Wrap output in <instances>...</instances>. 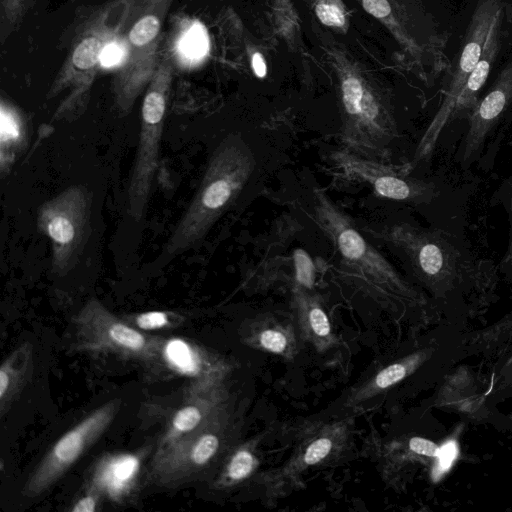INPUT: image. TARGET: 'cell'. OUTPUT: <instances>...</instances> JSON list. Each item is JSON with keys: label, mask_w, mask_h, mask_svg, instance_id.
<instances>
[{"label": "cell", "mask_w": 512, "mask_h": 512, "mask_svg": "<svg viewBox=\"0 0 512 512\" xmlns=\"http://www.w3.org/2000/svg\"><path fill=\"white\" fill-rule=\"evenodd\" d=\"M230 366L226 361L182 338H160L156 369L168 375L185 376L194 380L206 377ZM155 369V370H156Z\"/></svg>", "instance_id": "cell-17"}, {"label": "cell", "mask_w": 512, "mask_h": 512, "mask_svg": "<svg viewBox=\"0 0 512 512\" xmlns=\"http://www.w3.org/2000/svg\"><path fill=\"white\" fill-rule=\"evenodd\" d=\"M166 100L162 92L150 91L143 102L137 152L127 189V213L136 222L144 216L158 166Z\"/></svg>", "instance_id": "cell-11"}, {"label": "cell", "mask_w": 512, "mask_h": 512, "mask_svg": "<svg viewBox=\"0 0 512 512\" xmlns=\"http://www.w3.org/2000/svg\"><path fill=\"white\" fill-rule=\"evenodd\" d=\"M262 439L263 437L258 435L238 442L226 456L212 479V487L218 490H228L247 480H252L261 463L259 446Z\"/></svg>", "instance_id": "cell-19"}, {"label": "cell", "mask_w": 512, "mask_h": 512, "mask_svg": "<svg viewBox=\"0 0 512 512\" xmlns=\"http://www.w3.org/2000/svg\"><path fill=\"white\" fill-rule=\"evenodd\" d=\"M31 349L28 344L20 346L0 367V402L4 411L19 392L31 365Z\"/></svg>", "instance_id": "cell-22"}, {"label": "cell", "mask_w": 512, "mask_h": 512, "mask_svg": "<svg viewBox=\"0 0 512 512\" xmlns=\"http://www.w3.org/2000/svg\"><path fill=\"white\" fill-rule=\"evenodd\" d=\"M486 424H490L500 431L512 434V414H504L497 410V408L490 410Z\"/></svg>", "instance_id": "cell-33"}, {"label": "cell", "mask_w": 512, "mask_h": 512, "mask_svg": "<svg viewBox=\"0 0 512 512\" xmlns=\"http://www.w3.org/2000/svg\"><path fill=\"white\" fill-rule=\"evenodd\" d=\"M331 160L342 177L367 185L381 198L456 212L453 208L461 196L445 183L412 177L388 163L360 156L344 147L334 151Z\"/></svg>", "instance_id": "cell-6"}, {"label": "cell", "mask_w": 512, "mask_h": 512, "mask_svg": "<svg viewBox=\"0 0 512 512\" xmlns=\"http://www.w3.org/2000/svg\"><path fill=\"white\" fill-rule=\"evenodd\" d=\"M297 331L292 314L265 312L243 322L240 338L252 349L292 361L299 353Z\"/></svg>", "instance_id": "cell-15"}, {"label": "cell", "mask_w": 512, "mask_h": 512, "mask_svg": "<svg viewBox=\"0 0 512 512\" xmlns=\"http://www.w3.org/2000/svg\"><path fill=\"white\" fill-rule=\"evenodd\" d=\"M316 13L321 22L328 26H342L345 22L343 13L335 5L318 4Z\"/></svg>", "instance_id": "cell-31"}, {"label": "cell", "mask_w": 512, "mask_h": 512, "mask_svg": "<svg viewBox=\"0 0 512 512\" xmlns=\"http://www.w3.org/2000/svg\"><path fill=\"white\" fill-rule=\"evenodd\" d=\"M503 10L504 6L497 12L492 21L481 57L465 83L457 101L453 117L463 113L467 116L478 101L479 91L484 86L500 50Z\"/></svg>", "instance_id": "cell-20"}, {"label": "cell", "mask_w": 512, "mask_h": 512, "mask_svg": "<svg viewBox=\"0 0 512 512\" xmlns=\"http://www.w3.org/2000/svg\"><path fill=\"white\" fill-rule=\"evenodd\" d=\"M446 445L447 438L406 433L389 440L371 438L367 448L387 486L401 491L416 472L440 461Z\"/></svg>", "instance_id": "cell-13"}, {"label": "cell", "mask_w": 512, "mask_h": 512, "mask_svg": "<svg viewBox=\"0 0 512 512\" xmlns=\"http://www.w3.org/2000/svg\"><path fill=\"white\" fill-rule=\"evenodd\" d=\"M294 255V276L290 287L299 286L305 289L314 290L316 283V266L304 249L297 248Z\"/></svg>", "instance_id": "cell-28"}, {"label": "cell", "mask_w": 512, "mask_h": 512, "mask_svg": "<svg viewBox=\"0 0 512 512\" xmlns=\"http://www.w3.org/2000/svg\"><path fill=\"white\" fill-rule=\"evenodd\" d=\"M102 49L98 39L94 37L84 39L74 51V65L80 69L92 67L100 59Z\"/></svg>", "instance_id": "cell-29"}, {"label": "cell", "mask_w": 512, "mask_h": 512, "mask_svg": "<svg viewBox=\"0 0 512 512\" xmlns=\"http://www.w3.org/2000/svg\"><path fill=\"white\" fill-rule=\"evenodd\" d=\"M362 230L399 256L414 285L448 322L466 329L470 318L496 300L498 266L475 254L463 230L410 221Z\"/></svg>", "instance_id": "cell-1"}, {"label": "cell", "mask_w": 512, "mask_h": 512, "mask_svg": "<svg viewBox=\"0 0 512 512\" xmlns=\"http://www.w3.org/2000/svg\"><path fill=\"white\" fill-rule=\"evenodd\" d=\"M252 66L258 77H264L266 74V64L261 54L255 53L252 58Z\"/></svg>", "instance_id": "cell-36"}, {"label": "cell", "mask_w": 512, "mask_h": 512, "mask_svg": "<svg viewBox=\"0 0 512 512\" xmlns=\"http://www.w3.org/2000/svg\"><path fill=\"white\" fill-rule=\"evenodd\" d=\"M158 31V19L154 16H146L134 25L129 38L133 44L142 46L154 39Z\"/></svg>", "instance_id": "cell-30"}, {"label": "cell", "mask_w": 512, "mask_h": 512, "mask_svg": "<svg viewBox=\"0 0 512 512\" xmlns=\"http://www.w3.org/2000/svg\"><path fill=\"white\" fill-rule=\"evenodd\" d=\"M498 196L508 216V241L506 250L497 264L500 277L512 292V173L500 186Z\"/></svg>", "instance_id": "cell-25"}, {"label": "cell", "mask_w": 512, "mask_h": 512, "mask_svg": "<svg viewBox=\"0 0 512 512\" xmlns=\"http://www.w3.org/2000/svg\"><path fill=\"white\" fill-rule=\"evenodd\" d=\"M91 205L90 191L73 185L39 208L37 226L50 241L55 273H68L80 259L90 231Z\"/></svg>", "instance_id": "cell-8"}, {"label": "cell", "mask_w": 512, "mask_h": 512, "mask_svg": "<svg viewBox=\"0 0 512 512\" xmlns=\"http://www.w3.org/2000/svg\"><path fill=\"white\" fill-rule=\"evenodd\" d=\"M118 408L119 401H110L62 435L32 472L25 495L35 497L58 481L107 429Z\"/></svg>", "instance_id": "cell-10"}, {"label": "cell", "mask_w": 512, "mask_h": 512, "mask_svg": "<svg viewBox=\"0 0 512 512\" xmlns=\"http://www.w3.org/2000/svg\"><path fill=\"white\" fill-rule=\"evenodd\" d=\"M124 57V49L116 43H110L102 49L99 60L102 66L113 67L120 64Z\"/></svg>", "instance_id": "cell-32"}, {"label": "cell", "mask_w": 512, "mask_h": 512, "mask_svg": "<svg viewBox=\"0 0 512 512\" xmlns=\"http://www.w3.org/2000/svg\"><path fill=\"white\" fill-rule=\"evenodd\" d=\"M468 357L494 358L512 342V310L495 322L466 332Z\"/></svg>", "instance_id": "cell-21"}, {"label": "cell", "mask_w": 512, "mask_h": 512, "mask_svg": "<svg viewBox=\"0 0 512 512\" xmlns=\"http://www.w3.org/2000/svg\"><path fill=\"white\" fill-rule=\"evenodd\" d=\"M494 358L491 377L485 389V404L489 410L512 398V344Z\"/></svg>", "instance_id": "cell-23"}, {"label": "cell", "mask_w": 512, "mask_h": 512, "mask_svg": "<svg viewBox=\"0 0 512 512\" xmlns=\"http://www.w3.org/2000/svg\"><path fill=\"white\" fill-rule=\"evenodd\" d=\"M24 128L20 124L16 115L6 110L4 107L1 109V168L2 172L5 168L8 169V163H11L16 155V149L23 143Z\"/></svg>", "instance_id": "cell-24"}, {"label": "cell", "mask_w": 512, "mask_h": 512, "mask_svg": "<svg viewBox=\"0 0 512 512\" xmlns=\"http://www.w3.org/2000/svg\"><path fill=\"white\" fill-rule=\"evenodd\" d=\"M485 389L486 384L471 367L456 365L438 384L428 405L486 424L490 410L485 404Z\"/></svg>", "instance_id": "cell-14"}, {"label": "cell", "mask_w": 512, "mask_h": 512, "mask_svg": "<svg viewBox=\"0 0 512 512\" xmlns=\"http://www.w3.org/2000/svg\"><path fill=\"white\" fill-rule=\"evenodd\" d=\"M99 495L87 491V494L80 497L71 508L72 512H94L97 509Z\"/></svg>", "instance_id": "cell-34"}, {"label": "cell", "mask_w": 512, "mask_h": 512, "mask_svg": "<svg viewBox=\"0 0 512 512\" xmlns=\"http://www.w3.org/2000/svg\"><path fill=\"white\" fill-rule=\"evenodd\" d=\"M123 319L140 331L169 329L176 327L183 321L180 315L169 311L142 312L125 316Z\"/></svg>", "instance_id": "cell-27"}, {"label": "cell", "mask_w": 512, "mask_h": 512, "mask_svg": "<svg viewBox=\"0 0 512 512\" xmlns=\"http://www.w3.org/2000/svg\"><path fill=\"white\" fill-rule=\"evenodd\" d=\"M74 325L78 350L137 360L155 371L160 337L143 334L99 300L90 299L75 316Z\"/></svg>", "instance_id": "cell-9"}, {"label": "cell", "mask_w": 512, "mask_h": 512, "mask_svg": "<svg viewBox=\"0 0 512 512\" xmlns=\"http://www.w3.org/2000/svg\"><path fill=\"white\" fill-rule=\"evenodd\" d=\"M511 111L512 57L467 114V128L455 156L463 169L480 161L485 148L496 139Z\"/></svg>", "instance_id": "cell-12"}, {"label": "cell", "mask_w": 512, "mask_h": 512, "mask_svg": "<svg viewBox=\"0 0 512 512\" xmlns=\"http://www.w3.org/2000/svg\"><path fill=\"white\" fill-rule=\"evenodd\" d=\"M353 443V419L346 415L305 423L297 430L291 456L279 467L257 473L253 480L275 501L302 487L303 476L339 463Z\"/></svg>", "instance_id": "cell-5"}, {"label": "cell", "mask_w": 512, "mask_h": 512, "mask_svg": "<svg viewBox=\"0 0 512 512\" xmlns=\"http://www.w3.org/2000/svg\"><path fill=\"white\" fill-rule=\"evenodd\" d=\"M244 409L234 396L190 434L156 450L149 480L164 487L214 478L224 459L241 441Z\"/></svg>", "instance_id": "cell-4"}, {"label": "cell", "mask_w": 512, "mask_h": 512, "mask_svg": "<svg viewBox=\"0 0 512 512\" xmlns=\"http://www.w3.org/2000/svg\"><path fill=\"white\" fill-rule=\"evenodd\" d=\"M209 50V39L205 27L195 22L181 37L178 52L189 63L201 61Z\"/></svg>", "instance_id": "cell-26"}, {"label": "cell", "mask_w": 512, "mask_h": 512, "mask_svg": "<svg viewBox=\"0 0 512 512\" xmlns=\"http://www.w3.org/2000/svg\"><path fill=\"white\" fill-rule=\"evenodd\" d=\"M141 466V457L132 453L108 455L101 458L88 477L87 491L120 502L136 485Z\"/></svg>", "instance_id": "cell-18"}, {"label": "cell", "mask_w": 512, "mask_h": 512, "mask_svg": "<svg viewBox=\"0 0 512 512\" xmlns=\"http://www.w3.org/2000/svg\"><path fill=\"white\" fill-rule=\"evenodd\" d=\"M256 167L252 150L238 135H229L209 158L201 182L155 264L164 265L200 243L235 203Z\"/></svg>", "instance_id": "cell-3"}, {"label": "cell", "mask_w": 512, "mask_h": 512, "mask_svg": "<svg viewBox=\"0 0 512 512\" xmlns=\"http://www.w3.org/2000/svg\"><path fill=\"white\" fill-rule=\"evenodd\" d=\"M503 6V0L477 1L461 47L448 70L441 106L416 147L411 168L428 159L434 151L441 132L453 117L465 83L481 57L492 21Z\"/></svg>", "instance_id": "cell-7"}, {"label": "cell", "mask_w": 512, "mask_h": 512, "mask_svg": "<svg viewBox=\"0 0 512 512\" xmlns=\"http://www.w3.org/2000/svg\"><path fill=\"white\" fill-rule=\"evenodd\" d=\"M363 7L368 13L378 18L387 16L391 11L387 0H363Z\"/></svg>", "instance_id": "cell-35"}, {"label": "cell", "mask_w": 512, "mask_h": 512, "mask_svg": "<svg viewBox=\"0 0 512 512\" xmlns=\"http://www.w3.org/2000/svg\"><path fill=\"white\" fill-rule=\"evenodd\" d=\"M290 308L301 339L316 352L327 353L339 345L323 301L315 290L290 287Z\"/></svg>", "instance_id": "cell-16"}, {"label": "cell", "mask_w": 512, "mask_h": 512, "mask_svg": "<svg viewBox=\"0 0 512 512\" xmlns=\"http://www.w3.org/2000/svg\"><path fill=\"white\" fill-rule=\"evenodd\" d=\"M309 216L331 240L340 276L396 321L417 330L445 320L426 293L397 272L325 191L314 189Z\"/></svg>", "instance_id": "cell-2"}]
</instances>
